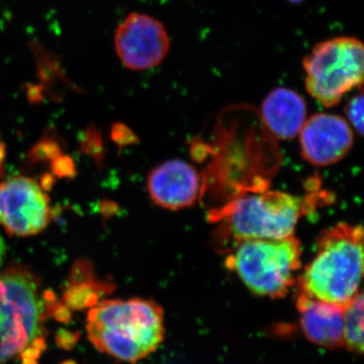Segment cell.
I'll return each instance as SVG.
<instances>
[{
	"label": "cell",
	"mask_w": 364,
	"mask_h": 364,
	"mask_svg": "<svg viewBox=\"0 0 364 364\" xmlns=\"http://www.w3.org/2000/svg\"><path fill=\"white\" fill-rule=\"evenodd\" d=\"M86 332L98 351L136 364L162 344L164 312L151 299H104L88 312Z\"/></svg>",
	"instance_id": "cell-1"
},
{
	"label": "cell",
	"mask_w": 364,
	"mask_h": 364,
	"mask_svg": "<svg viewBox=\"0 0 364 364\" xmlns=\"http://www.w3.org/2000/svg\"><path fill=\"white\" fill-rule=\"evenodd\" d=\"M316 255L296 277V293L345 306L358 296L363 273V229L338 223L316 242Z\"/></svg>",
	"instance_id": "cell-2"
},
{
	"label": "cell",
	"mask_w": 364,
	"mask_h": 364,
	"mask_svg": "<svg viewBox=\"0 0 364 364\" xmlns=\"http://www.w3.org/2000/svg\"><path fill=\"white\" fill-rule=\"evenodd\" d=\"M316 203L310 196L277 191L240 196L213 213V222L219 224L215 238L229 252L241 242L293 236L299 219Z\"/></svg>",
	"instance_id": "cell-3"
},
{
	"label": "cell",
	"mask_w": 364,
	"mask_h": 364,
	"mask_svg": "<svg viewBox=\"0 0 364 364\" xmlns=\"http://www.w3.org/2000/svg\"><path fill=\"white\" fill-rule=\"evenodd\" d=\"M301 244L294 236L241 242L229 251L227 267L256 296L282 299L296 284Z\"/></svg>",
	"instance_id": "cell-4"
},
{
	"label": "cell",
	"mask_w": 364,
	"mask_h": 364,
	"mask_svg": "<svg viewBox=\"0 0 364 364\" xmlns=\"http://www.w3.org/2000/svg\"><path fill=\"white\" fill-rule=\"evenodd\" d=\"M44 321L38 277L21 265L0 273V364H6L42 336Z\"/></svg>",
	"instance_id": "cell-5"
},
{
	"label": "cell",
	"mask_w": 364,
	"mask_h": 364,
	"mask_svg": "<svg viewBox=\"0 0 364 364\" xmlns=\"http://www.w3.org/2000/svg\"><path fill=\"white\" fill-rule=\"evenodd\" d=\"M306 88L326 107H335L355 88H363L364 47L353 37L320 43L304 59Z\"/></svg>",
	"instance_id": "cell-6"
},
{
	"label": "cell",
	"mask_w": 364,
	"mask_h": 364,
	"mask_svg": "<svg viewBox=\"0 0 364 364\" xmlns=\"http://www.w3.org/2000/svg\"><path fill=\"white\" fill-rule=\"evenodd\" d=\"M50 200L37 181L16 176L0 182V226L11 236L39 234L51 222Z\"/></svg>",
	"instance_id": "cell-7"
},
{
	"label": "cell",
	"mask_w": 364,
	"mask_h": 364,
	"mask_svg": "<svg viewBox=\"0 0 364 364\" xmlns=\"http://www.w3.org/2000/svg\"><path fill=\"white\" fill-rule=\"evenodd\" d=\"M114 48L127 68L147 70L162 63L169 52L170 39L161 21L148 14L134 13L117 28Z\"/></svg>",
	"instance_id": "cell-8"
},
{
	"label": "cell",
	"mask_w": 364,
	"mask_h": 364,
	"mask_svg": "<svg viewBox=\"0 0 364 364\" xmlns=\"http://www.w3.org/2000/svg\"><path fill=\"white\" fill-rule=\"evenodd\" d=\"M299 135L301 156L316 166H329L341 161L353 146L350 124L337 114H314L306 119Z\"/></svg>",
	"instance_id": "cell-9"
},
{
	"label": "cell",
	"mask_w": 364,
	"mask_h": 364,
	"mask_svg": "<svg viewBox=\"0 0 364 364\" xmlns=\"http://www.w3.org/2000/svg\"><path fill=\"white\" fill-rule=\"evenodd\" d=\"M200 174L193 165L181 159L169 160L153 169L147 189L152 202L165 210L193 207L202 193Z\"/></svg>",
	"instance_id": "cell-10"
},
{
	"label": "cell",
	"mask_w": 364,
	"mask_h": 364,
	"mask_svg": "<svg viewBox=\"0 0 364 364\" xmlns=\"http://www.w3.org/2000/svg\"><path fill=\"white\" fill-rule=\"evenodd\" d=\"M299 326L306 339L327 349L343 347L344 306L296 293Z\"/></svg>",
	"instance_id": "cell-11"
},
{
	"label": "cell",
	"mask_w": 364,
	"mask_h": 364,
	"mask_svg": "<svg viewBox=\"0 0 364 364\" xmlns=\"http://www.w3.org/2000/svg\"><path fill=\"white\" fill-rule=\"evenodd\" d=\"M261 119L267 130L279 140H291L301 133L306 121V105L296 91L275 88L261 105Z\"/></svg>",
	"instance_id": "cell-12"
},
{
	"label": "cell",
	"mask_w": 364,
	"mask_h": 364,
	"mask_svg": "<svg viewBox=\"0 0 364 364\" xmlns=\"http://www.w3.org/2000/svg\"><path fill=\"white\" fill-rule=\"evenodd\" d=\"M114 286L112 282L90 279L77 284H68L63 294V304L73 311L93 308L100 303V299L112 293Z\"/></svg>",
	"instance_id": "cell-13"
},
{
	"label": "cell",
	"mask_w": 364,
	"mask_h": 364,
	"mask_svg": "<svg viewBox=\"0 0 364 364\" xmlns=\"http://www.w3.org/2000/svg\"><path fill=\"white\" fill-rule=\"evenodd\" d=\"M343 347L352 353L361 355L363 352V296L358 294L344 306Z\"/></svg>",
	"instance_id": "cell-14"
},
{
	"label": "cell",
	"mask_w": 364,
	"mask_h": 364,
	"mask_svg": "<svg viewBox=\"0 0 364 364\" xmlns=\"http://www.w3.org/2000/svg\"><path fill=\"white\" fill-rule=\"evenodd\" d=\"M363 88L359 91L358 95H354L349 100L346 107H345V114L351 128L358 132V135H363Z\"/></svg>",
	"instance_id": "cell-15"
},
{
	"label": "cell",
	"mask_w": 364,
	"mask_h": 364,
	"mask_svg": "<svg viewBox=\"0 0 364 364\" xmlns=\"http://www.w3.org/2000/svg\"><path fill=\"white\" fill-rule=\"evenodd\" d=\"M46 348L47 345L44 337L39 336L33 339L20 353L21 364H38V360Z\"/></svg>",
	"instance_id": "cell-16"
},
{
	"label": "cell",
	"mask_w": 364,
	"mask_h": 364,
	"mask_svg": "<svg viewBox=\"0 0 364 364\" xmlns=\"http://www.w3.org/2000/svg\"><path fill=\"white\" fill-rule=\"evenodd\" d=\"M60 155V149L52 140L42 141L33 150V157L38 160L55 159Z\"/></svg>",
	"instance_id": "cell-17"
},
{
	"label": "cell",
	"mask_w": 364,
	"mask_h": 364,
	"mask_svg": "<svg viewBox=\"0 0 364 364\" xmlns=\"http://www.w3.org/2000/svg\"><path fill=\"white\" fill-rule=\"evenodd\" d=\"M80 332L79 331H69V330L60 329L56 333L55 340H56L57 346L63 350H72L77 344L78 340L80 339Z\"/></svg>",
	"instance_id": "cell-18"
},
{
	"label": "cell",
	"mask_w": 364,
	"mask_h": 364,
	"mask_svg": "<svg viewBox=\"0 0 364 364\" xmlns=\"http://www.w3.org/2000/svg\"><path fill=\"white\" fill-rule=\"evenodd\" d=\"M53 317L57 322L62 324H68L72 320V314L70 309L67 308L63 303L57 301L54 305L50 306L47 312V318Z\"/></svg>",
	"instance_id": "cell-19"
},
{
	"label": "cell",
	"mask_w": 364,
	"mask_h": 364,
	"mask_svg": "<svg viewBox=\"0 0 364 364\" xmlns=\"http://www.w3.org/2000/svg\"><path fill=\"white\" fill-rule=\"evenodd\" d=\"M53 170L59 176H73L74 164L69 157L60 156L55 158L53 162Z\"/></svg>",
	"instance_id": "cell-20"
},
{
	"label": "cell",
	"mask_w": 364,
	"mask_h": 364,
	"mask_svg": "<svg viewBox=\"0 0 364 364\" xmlns=\"http://www.w3.org/2000/svg\"><path fill=\"white\" fill-rule=\"evenodd\" d=\"M4 254H6V244H4V239L0 236V265L4 261Z\"/></svg>",
	"instance_id": "cell-21"
},
{
	"label": "cell",
	"mask_w": 364,
	"mask_h": 364,
	"mask_svg": "<svg viewBox=\"0 0 364 364\" xmlns=\"http://www.w3.org/2000/svg\"><path fill=\"white\" fill-rule=\"evenodd\" d=\"M4 146H0V164L2 163V159H4Z\"/></svg>",
	"instance_id": "cell-22"
},
{
	"label": "cell",
	"mask_w": 364,
	"mask_h": 364,
	"mask_svg": "<svg viewBox=\"0 0 364 364\" xmlns=\"http://www.w3.org/2000/svg\"><path fill=\"white\" fill-rule=\"evenodd\" d=\"M291 4H299V2L305 1V0H289Z\"/></svg>",
	"instance_id": "cell-23"
},
{
	"label": "cell",
	"mask_w": 364,
	"mask_h": 364,
	"mask_svg": "<svg viewBox=\"0 0 364 364\" xmlns=\"http://www.w3.org/2000/svg\"><path fill=\"white\" fill-rule=\"evenodd\" d=\"M61 364H77L75 363V361L73 360H66L64 361V363H62Z\"/></svg>",
	"instance_id": "cell-24"
}]
</instances>
